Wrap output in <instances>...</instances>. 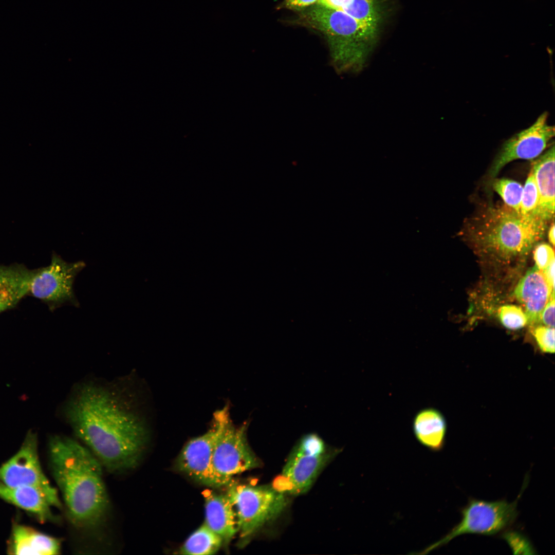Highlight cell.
<instances>
[{
    "mask_svg": "<svg viewBox=\"0 0 555 555\" xmlns=\"http://www.w3.org/2000/svg\"><path fill=\"white\" fill-rule=\"evenodd\" d=\"M132 394L117 385L86 382L73 392L65 415L76 436L113 473L134 469L149 431Z\"/></svg>",
    "mask_w": 555,
    "mask_h": 555,
    "instance_id": "1",
    "label": "cell"
},
{
    "mask_svg": "<svg viewBox=\"0 0 555 555\" xmlns=\"http://www.w3.org/2000/svg\"><path fill=\"white\" fill-rule=\"evenodd\" d=\"M49 464L70 522L76 528H98L106 517L109 497L103 466L85 446L54 436L49 443Z\"/></svg>",
    "mask_w": 555,
    "mask_h": 555,
    "instance_id": "2",
    "label": "cell"
},
{
    "mask_svg": "<svg viewBox=\"0 0 555 555\" xmlns=\"http://www.w3.org/2000/svg\"><path fill=\"white\" fill-rule=\"evenodd\" d=\"M547 225L504 203L488 206L470 218L460 234L480 260L506 266L523 262L543 238Z\"/></svg>",
    "mask_w": 555,
    "mask_h": 555,
    "instance_id": "3",
    "label": "cell"
},
{
    "mask_svg": "<svg viewBox=\"0 0 555 555\" xmlns=\"http://www.w3.org/2000/svg\"><path fill=\"white\" fill-rule=\"evenodd\" d=\"M309 23L327 37L334 66L339 71L361 67L374 44L377 29L345 12L320 4L306 12Z\"/></svg>",
    "mask_w": 555,
    "mask_h": 555,
    "instance_id": "4",
    "label": "cell"
},
{
    "mask_svg": "<svg viewBox=\"0 0 555 555\" xmlns=\"http://www.w3.org/2000/svg\"><path fill=\"white\" fill-rule=\"evenodd\" d=\"M212 425L215 430L212 464L219 487L228 486L234 476L260 466L247 442V424L236 427L228 406L214 413Z\"/></svg>",
    "mask_w": 555,
    "mask_h": 555,
    "instance_id": "5",
    "label": "cell"
},
{
    "mask_svg": "<svg viewBox=\"0 0 555 555\" xmlns=\"http://www.w3.org/2000/svg\"><path fill=\"white\" fill-rule=\"evenodd\" d=\"M226 492L236 513L242 545L264 525L278 517L288 504L286 494L272 485L231 481Z\"/></svg>",
    "mask_w": 555,
    "mask_h": 555,
    "instance_id": "6",
    "label": "cell"
},
{
    "mask_svg": "<svg viewBox=\"0 0 555 555\" xmlns=\"http://www.w3.org/2000/svg\"><path fill=\"white\" fill-rule=\"evenodd\" d=\"M331 456L320 436L314 433L305 435L292 450L272 486L286 494L306 492Z\"/></svg>",
    "mask_w": 555,
    "mask_h": 555,
    "instance_id": "7",
    "label": "cell"
},
{
    "mask_svg": "<svg viewBox=\"0 0 555 555\" xmlns=\"http://www.w3.org/2000/svg\"><path fill=\"white\" fill-rule=\"evenodd\" d=\"M85 266L83 261L67 262L53 252L48 266L33 271L28 294L44 302L51 311L67 304L78 308L73 284Z\"/></svg>",
    "mask_w": 555,
    "mask_h": 555,
    "instance_id": "8",
    "label": "cell"
},
{
    "mask_svg": "<svg viewBox=\"0 0 555 555\" xmlns=\"http://www.w3.org/2000/svg\"><path fill=\"white\" fill-rule=\"evenodd\" d=\"M517 501L470 499L461 510V519L444 538L427 548L428 552L465 534L493 535L511 525L517 516Z\"/></svg>",
    "mask_w": 555,
    "mask_h": 555,
    "instance_id": "9",
    "label": "cell"
},
{
    "mask_svg": "<svg viewBox=\"0 0 555 555\" xmlns=\"http://www.w3.org/2000/svg\"><path fill=\"white\" fill-rule=\"evenodd\" d=\"M0 482L11 487L29 486L41 491L51 505L62 508L58 492L44 473L36 434L29 432L20 450L0 466Z\"/></svg>",
    "mask_w": 555,
    "mask_h": 555,
    "instance_id": "10",
    "label": "cell"
},
{
    "mask_svg": "<svg viewBox=\"0 0 555 555\" xmlns=\"http://www.w3.org/2000/svg\"><path fill=\"white\" fill-rule=\"evenodd\" d=\"M548 117L547 112L543 113L531 126L504 143L490 167V177H495L513 160H532L542 154L554 136V127L548 123Z\"/></svg>",
    "mask_w": 555,
    "mask_h": 555,
    "instance_id": "11",
    "label": "cell"
},
{
    "mask_svg": "<svg viewBox=\"0 0 555 555\" xmlns=\"http://www.w3.org/2000/svg\"><path fill=\"white\" fill-rule=\"evenodd\" d=\"M215 430L212 425L204 434L193 438L183 447L177 460V468L197 482L219 487L212 464Z\"/></svg>",
    "mask_w": 555,
    "mask_h": 555,
    "instance_id": "12",
    "label": "cell"
},
{
    "mask_svg": "<svg viewBox=\"0 0 555 555\" xmlns=\"http://www.w3.org/2000/svg\"><path fill=\"white\" fill-rule=\"evenodd\" d=\"M553 291L535 265L519 281L514 295L524 308L528 324L532 325L540 321L541 312Z\"/></svg>",
    "mask_w": 555,
    "mask_h": 555,
    "instance_id": "13",
    "label": "cell"
},
{
    "mask_svg": "<svg viewBox=\"0 0 555 555\" xmlns=\"http://www.w3.org/2000/svg\"><path fill=\"white\" fill-rule=\"evenodd\" d=\"M205 524L228 544L238 533V523L232 503L226 493L210 492L205 497Z\"/></svg>",
    "mask_w": 555,
    "mask_h": 555,
    "instance_id": "14",
    "label": "cell"
},
{
    "mask_svg": "<svg viewBox=\"0 0 555 555\" xmlns=\"http://www.w3.org/2000/svg\"><path fill=\"white\" fill-rule=\"evenodd\" d=\"M533 171L539 193L536 216L548 223L554 216V145L533 162Z\"/></svg>",
    "mask_w": 555,
    "mask_h": 555,
    "instance_id": "15",
    "label": "cell"
},
{
    "mask_svg": "<svg viewBox=\"0 0 555 555\" xmlns=\"http://www.w3.org/2000/svg\"><path fill=\"white\" fill-rule=\"evenodd\" d=\"M61 540L20 524L13 526L8 551L13 554H59Z\"/></svg>",
    "mask_w": 555,
    "mask_h": 555,
    "instance_id": "16",
    "label": "cell"
},
{
    "mask_svg": "<svg viewBox=\"0 0 555 555\" xmlns=\"http://www.w3.org/2000/svg\"><path fill=\"white\" fill-rule=\"evenodd\" d=\"M33 271L19 264L0 265V313L14 307L28 294Z\"/></svg>",
    "mask_w": 555,
    "mask_h": 555,
    "instance_id": "17",
    "label": "cell"
},
{
    "mask_svg": "<svg viewBox=\"0 0 555 555\" xmlns=\"http://www.w3.org/2000/svg\"><path fill=\"white\" fill-rule=\"evenodd\" d=\"M412 429L416 439L422 445L433 451L443 448L447 422L437 409L429 407L419 410L413 418Z\"/></svg>",
    "mask_w": 555,
    "mask_h": 555,
    "instance_id": "18",
    "label": "cell"
},
{
    "mask_svg": "<svg viewBox=\"0 0 555 555\" xmlns=\"http://www.w3.org/2000/svg\"><path fill=\"white\" fill-rule=\"evenodd\" d=\"M0 498L34 514L42 522H54L51 505L44 494L29 486L11 487L0 482Z\"/></svg>",
    "mask_w": 555,
    "mask_h": 555,
    "instance_id": "19",
    "label": "cell"
},
{
    "mask_svg": "<svg viewBox=\"0 0 555 555\" xmlns=\"http://www.w3.org/2000/svg\"><path fill=\"white\" fill-rule=\"evenodd\" d=\"M223 545L221 538L203 523L189 536L179 551L182 554H213Z\"/></svg>",
    "mask_w": 555,
    "mask_h": 555,
    "instance_id": "20",
    "label": "cell"
},
{
    "mask_svg": "<svg viewBox=\"0 0 555 555\" xmlns=\"http://www.w3.org/2000/svg\"><path fill=\"white\" fill-rule=\"evenodd\" d=\"M360 22L378 29L380 14L376 0H352L341 10Z\"/></svg>",
    "mask_w": 555,
    "mask_h": 555,
    "instance_id": "21",
    "label": "cell"
},
{
    "mask_svg": "<svg viewBox=\"0 0 555 555\" xmlns=\"http://www.w3.org/2000/svg\"><path fill=\"white\" fill-rule=\"evenodd\" d=\"M492 185L505 205L520 212L523 189L521 184L511 179L496 178L493 180Z\"/></svg>",
    "mask_w": 555,
    "mask_h": 555,
    "instance_id": "22",
    "label": "cell"
},
{
    "mask_svg": "<svg viewBox=\"0 0 555 555\" xmlns=\"http://www.w3.org/2000/svg\"><path fill=\"white\" fill-rule=\"evenodd\" d=\"M539 203V190L531 169L523 187L520 212L525 215L538 217Z\"/></svg>",
    "mask_w": 555,
    "mask_h": 555,
    "instance_id": "23",
    "label": "cell"
},
{
    "mask_svg": "<svg viewBox=\"0 0 555 555\" xmlns=\"http://www.w3.org/2000/svg\"><path fill=\"white\" fill-rule=\"evenodd\" d=\"M497 314L502 324L508 329H520L527 324V318L524 311L516 305H503L498 308Z\"/></svg>",
    "mask_w": 555,
    "mask_h": 555,
    "instance_id": "24",
    "label": "cell"
},
{
    "mask_svg": "<svg viewBox=\"0 0 555 555\" xmlns=\"http://www.w3.org/2000/svg\"><path fill=\"white\" fill-rule=\"evenodd\" d=\"M532 334L540 349L545 353H554V328L539 325L532 331Z\"/></svg>",
    "mask_w": 555,
    "mask_h": 555,
    "instance_id": "25",
    "label": "cell"
},
{
    "mask_svg": "<svg viewBox=\"0 0 555 555\" xmlns=\"http://www.w3.org/2000/svg\"><path fill=\"white\" fill-rule=\"evenodd\" d=\"M533 251L536 267L542 271L554 261V252L550 245L545 243L537 244Z\"/></svg>",
    "mask_w": 555,
    "mask_h": 555,
    "instance_id": "26",
    "label": "cell"
},
{
    "mask_svg": "<svg viewBox=\"0 0 555 555\" xmlns=\"http://www.w3.org/2000/svg\"><path fill=\"white\" fill-rule=\"evenodd\" d=\"M504 538L515 553H534L530 543L521 534L508 532L504 535Z\"/></svg>",
    "mask_w": 555,
    "mask_h": 555,
    "instance_id": "27",
    "label": "cell"
},
{
    "mask_svg": "<svg viewBox=\"0 0 555 555\" xmlns=\"http://www.w3.org/2000/svg\"><path fill=\"white\" fill-rule=\"evenodd\" d=\"M541 321L545 326L551 327L554 326V291L552 292L549 301L541 312Z\"/></svg>",
    "mask_w": 555,
    "mask_h": 555,
    "instance_id": "28",
    "label": "cell"
},
{
    "mask_svg": "<svg viewBox=\"0 0 555 555\" xmlns=\"http://www.w3.org/2000/svg\"><path fill=\"white\" fill-rule=\"evenodd\" d=\"M352 0H319L318 4L336 10H341L348 5Z\"/></svg>",
    "mask_w": 555,
    "mask_h": 555,
    "instance_id": "29",
    "label": "cell"
},
{
    "mask_svg": "<svg viewBox=\"0 0 555 555\" xmlns=\"http://www.w3.org/2000/svg\"><path fill=\"white\" fill-rule=\"evenodd\" d=\"M319 0H285L284 4L289 8H302L318 3Z\"/></svg>",
    "mask_w": 555,
    "mask_h": 555,
    "instance_id": "30",
    "label": "cell"
},
{
    "mask_svg": "<svg viewBox=\"0 0 555 555\" xmlns=\"http://www.w3.org/2000/svg\"><path fill=\"white\" fill-rule=\"evenodd\" d=\"M542 271L551 289L554 290V261Z\"/></svg>",
    "mask_w": 555,
    "mask_h": 555,
    "instance_id": "31",
    "label": "cell"
},
{
    "mask_svg": "<svg viewBox=\"0 0 555 555\" xmlns=\"http://www.w3.org/2000/svg\"><path fill=\"white\" fill-rule=\"evenodd\" d=\"M548 237L549 242L552 245V247L554 246L555 238H554V223L553 220L552 223L548 230Z\"/></svg>",
    "mask_w": 555,
    "mask_h": 555,
    "instance_id": "32",
    "label": "cell"
}]
</instances>
